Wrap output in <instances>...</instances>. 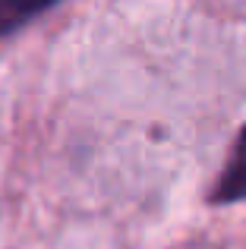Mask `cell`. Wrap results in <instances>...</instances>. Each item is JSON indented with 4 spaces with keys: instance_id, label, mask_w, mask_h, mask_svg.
Here are the masks:
<instances>
[{
    "instance_id": "obj_1",
    "label": "cell",
    "mask_w": 246,
    "mask_h": 249,
    "mask_svg": "<svg viewBox=\"0 0 246 249\" xmlns=\"http://www.w3.org/2000/svg\"><path fill=\"white\" fill-rule=\"evenodd\" d=\"M211 202L215 205H234V202H246V126L240 129L230 158L224 164L221 177H218L215 189H211Z\"/></svg>"
},
{
    "instance_id": "obj_2",
    "label": "cell",
    "mask_w": 246,
    "mask_h": 249,
    "mask_svg": "<svg viewBox=\"0 0 246 249\" xmlns=\"http://www.w3.org/2000/svg\"><path fill=\"white\" fill-rule=\"evenodd\" d=\"M54 3L57 0H0V38L19 32L35 16H41L44 10H51Z\"/></svg>"
}]
</instances>
